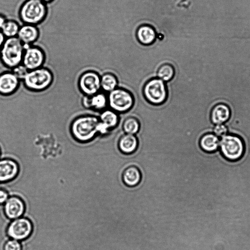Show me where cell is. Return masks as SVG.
<instances>
[{
	"label": "cell",
	"mask_w": 250,
	"mask_h": 250,
	"mask_svg": "<svg viewBox=\"0 0 250 250\" xmlns=\"http://www.w3.org/2000/svg\"><path fill=\"white\" fill-rule=\"evenodd\" d=\"M100 123L98 115L85 114L78 116L70 124V133L79 142H91L99 134Z\"/></svg>",
	"instance_id": "obj_1"
},
{
	"label": "cell",
	"mask_w": 250,
	"mask_h": 250,
	"mask_svg": "<svg viewBox=\"0 0 250 250\" xmlns=\"http://www.w3.org/2000/svg\"><path fill=\"white\" fill-rule=\"evenodd\" d=\"M24 49L23 43L16 37L5 40L0 51V59L8 69H11L22 63Z\"/></svg>",
	"instance_id": "obj_2"
},
{
	"label": "cell",
	"mask_w": 250,
	"mask_h": 250,
	"mask_svg": "<svg viewBox=\"0 0 250 250\" xmlns=\"http://www.w3.org/2000/svg\"><path fill=\"white\" fill-rule=\"evenodd\" d=\"M149 71V76L142 87L143 95L146 100L153 105L163 104L167 99L168 92L166 83L156 77H152Z\"/></svg>",
	"instance_id": "obj_3"
},
{
	"label": "cell",
	"mask_w": 250,
	"mask_h": 250,
	"mask_svg": "<svg viewBox=\"0 0 250 250\" xmlns=\"http://www.w3.org/2000/svg\"><path fill=\"white\" fill-rule=\"evenodd\" d=\"M219 149L227 160L234 162L240 160L245 152V144L242 137L228 133L219 140Z\"/></svg>",
	"instance_id": "obj_4"
},
{
	"label": "cell",
	"mask_w": 250,
	"mask_h": 250,
	"mask_svg": "<svg viewBox=\"0 0 250 250\" xmlns=\"http://www.w3.org/2000/svg\"><path fill=\"white\" fill-rule=\"evenodd\" d=\"M47 12L46 3L41 0H27L21 5L19 15L23 22L35 25L44 20Z\"/></svg>",
	"instance_id": "obj_5"
},
{
	"label": "cell",
	"mask_w": 250,
	"mask_h": 250,
	"mask_svg": "<svg viewBox=\"0 0 250 250\" xmlns=\"http://www.w3.org/2000/svg\"><path fill=\"white\" fill-rule=\"evenodd\" d=\"M54 80L52 72L42 67L30 70L22 81L26 88L35 92L43 91L48 88Z\"/></svg>",
	"instance_id": "obj_6"
},
{
	"label": "cell",
	"mask_w": 250,
	"mask_h": 250,
	"mask_svg": "<svg viewBox=\"0 0 250 250\" xmlns=\"http://www.w3.org/2000/svg\"><path fill=\"white\" fill-rule=\"evenodd\" d=\"M108 106L117 113H124L130 110L134 104L132 94L127 89L117 87L107 94Z\"/></svg>",
	"instance_id": "obj_7"
},
{
	"label": "cell",
	"mask_w": 250,
	"mask_h": 250,
	"mask_svg": "<svg viewBox=\"0 0 250 250\" xmlns=\"http://www.w3.org/2000/svg\"><path fill=\"white\" fill-rule=\"evenodd\" d=\"M101 76L96 71H85L79 77L78 86L84 95L92 96L100 91Z\"/></svg>",
	"instance_id": "obj_8"
},
{
	"label": "cell",
	"mask_w": 250,
	"mask_h": 250,
	"mask_svg": "<svg viewBox=\"0 0 250 250\" xmlns=\"http://www.w3.org/2000/svg\"><path fill=\"white\" fill-rule=\"evenodd\" d=\"M33 230L31 222L24 217L18 218L11 222L7 229L8 235L18 241L27 238Z\"/></svg>",
	"instance_id": "obj_9"
},
{
	"label": "cell",
	"mask_w": 250,
	"mask_h": 250,
	"mask_svg": "<svg viewBox=\"0 0 250 250\" xmlns=\"http://www.w3.org/2000/svg\"><path fill=\"white\" fill-rule=\"evenodd\" d=\"M45 61V53L39 46L30 45L24 49L22 64L28 70L43 67Z\"/></svg>",
	"instance_id": "obj_10"
},
{
	"label": "cell",
	"mask_w": 250,
	"mask_h": 250,
	"mask_svg": "<svg viewBox=\"0 0 250 250\" xmlns=\"http://www.w3.org/2000/svg\"><path fill=\"white\" fill-rule=\"evenodd\" d=\"M82 104L86 109L100 113L108 106L107 95L104 91H100L92 96L83 95Z\"/></svg>",
	"instance_id": "obj_11"
},
{
	"label": "cell",
	"mask_w": 250,
	"mask_h": 250,
	"mask_svg": "<svg viewBox=\"0 0 250 250\" xmlns=\"http://www.w3.org/2000/svg\"><path fill=\"white\" fill-rule=\"evenodd\" d=\"M21 81L12 72L6 71L0 74V94L8 96L18 89Z\"/></svg>",
	"instance_id": "obj_12"
},
{
	"label": "cell",
	"mask_w": 250,
	"mask_h": 250,
	"mask_svg": "<svg viewBox=\"0 0 250 250\" xmlns=\"http://www.w3.org/2000/svg\"><path fill=\"white\" fill-rule=\"evenodd\" d=\"M25 208L23 201L15 196L8 198L4 206V213L10 219H16L21 217L24 212Z\"/></svg>",
	"instance_id": "obj_13"
},
{
	"label": "cell",
	"mask_w": 250,
	"mask_h": 250,
	"mask_svg": "<svg viewBox=\"0 0 250 250\" xmlns=\"http://www.w3.org/2000/svg\"><path fill=\"white\" fill-rule=\"evenodd\" d=\"M121 179L123 184L128 188H134L140 185L142 179L140 169L136 166L131 165L122 171Z\"/></svg>",
	"instance_id": "obj_14"
},
{
	"label": "cell",
	"mask_w": 250,
	"mask_h": 250,
	"mask_svg": "<svg viewBox=\"0 0 250 250\" xmlns=\"http://www.w3.org/2000/svg\"><path fill=\"white\" fill-rule=\"evenodd\" d=\"M138 146V140L135 135L123 133L118 139V150L124 155H129L133 154L137 150Z\"/></svg>",
	"instance_id": "obj_15"
},
{
	"label": "cell",
	"mask_w": 250,
	"mask_h": 250,
	"mask_svg": "<svg viewBox=\"0 0 250 250\" xmlns=\"http://www.w3.org/2000/svg\"><path fill=\"white\" fill-rule=\"evenodd\" d=\"M19 168L17 162L8 158L0 160V182L13 180L19 173Z\"/></svg>",
	"instance_id": "obj_16"
},
{
	"label": "cell",
	"mask_w": 250,
	"mask_h": 250,
	"mask_svg": "<svg viewBox=\"0 0 250 250\" xmlns=\"http://www.w3.org/2000/svg\"><path fill=\"white\" fill-rule=\"evenodd\" d=\"M230 116L229 106L224 103H219L213 105L210 113V120L214 125L225 124Z\"/></svg>",
	"instance_id": "obj_17"
},
{
	"label": "cell",
	"mask_w": 250,
	"mask_h": 250,
	"mask_svg": "<svg viewBox=\"0 0 250 250\" xmlns=\"http://www.w3.org/2000/svg\"><path fill=\"white\" fill-rule=\"evenodd\" d=\"M39 30L37 26L25 24L20 28L18 38L23 43L30 45L38 39Z\"/></svg>",
	"instance_id": "obj_18"
},
{
	"label": "cell",
	"mask_w": 250,
	"mask_h": 250,
	"mask_svg": "<svg viewBox=\"0 0 250 250\" xmlns=\"http://www.w3.org/2000/svg\"><path fill=\"white\" fill-rule=\"evenodd\" d=\"M219 138L213 133H204L200 138L199 145L204 151L214 152L219 149Z\"/></svg>",
	"instance_id": "obj_19"
},
{
	"label": "cell",
	"mask_w": 250,
	"mask_h": 250,
	"mask_svg": "<svg viewBox=\"0 0 250 250\" xmlns=\"http://www.w3.org/2000/svg\"><path fill=\"white\" fill-rule=\"evenodd\" d=\"M99 118L104 127L108 131L116 127L119 122L118 113L111 109H105L100 112Z\"/></svg>",
	"instance_id": "obj_20"
},
{
	"label": "cell",
	"mask_w": 250,
	"mask_h": 250,
	"mask_svg": "<svg viewBox=\"0 0 250 250\" xmlns=\"http://www.w3.org/2000/svg\"><path fill=\"white\" fill-rule=\"evenodd\" d=\"M136 35L139 42L146 45L152 44L156 38L155 30L147 25L140 26L137 29Z\"/></svg>",
	"instance_id": "obj_21"
},
{
	"label": "cell",
	"mask_w": 250,
	"mask_h": 250,
	"mask_svg": "<svg viewBox=\"0 0 250 250\" xmlns=\"http://www.w3.org/2000/svg\"><path fill=\"white\" fill-rule=\"evenodd\" d=\"M120 114L125 116V118L123 117L124 118L123 121L121 122L122 129L124 133L136 135L139 131L140 128V124L139 120L134 116H125L122 113Z\"/></svg>",
	"instance_id": "obj_22"
},
{
	"label": "cell",
	"mask_w": 250,
	"mask_h": 250,
	"mask_svg": "<svg viewBox=\"0 0 250 250\" xmlns=\"http://www.w3.org/2000/svg\"><path fill=\"white\" fill-rule=\"evenodd\" d=\"M101 88L103 91L109 93L116 89L118 86V81L116 76L110 72H106L101 75Z\"/></svg>",
	"instance_id": "obj_23"
},
{
	"label": "cell",
	"mask_w": 250,
	"mask_h": 250,
	"mask_svg": "<svg viewBox=\"0 0 250 250\" xmlns=\"http://www.w3.org/2000/svg\"><path fill=\"white\" fill-rule=\"evenodd\" d=\"M20 28L17 21L14 20H8L6 21L1 29L4 36L12 38L18 35Z\"/></svg>",
	"instance_id": "obj_24"
},
{
	"label": "cell",
	"mask_w": 250,
	"mask_h": 250,
	"mask_svg": "<svg viewBox=\"0 0 250 250\" xmlns=\"http://www.w3.org/2000/svg\"><path fill=\"white\" fill-rule=\"evenodd\" d=\"M228 128L225 124L214 125L212 133L218 138H221L228 133Z\"/></svg>",
	"instance_id": "obj_25"
},
{
	"label": "cell",
	"mask_w": 250,
	"mask_h": 250,
	"mask_svg": "<svg viewBox=\"0 0 250 250\" xmlns=\"http://www.w3.org/2000/svg\"><path fill=\"white\" fill-rule=\"evenodd\" d=\"M12 72L20 81H22L29 70L21 63L11 69Z\"/></svg>",
	"instance_id": "obj_26"
},
{
	"label": "cell",
	"mask_w": 250,
	"mask_h": 250,
	"mask_svg": "<svg viewBox=\"0 0 250 250\" xmlns=\"http://www.w3.org/2000/svg\"><path fill=\"white\" fill-rule=\"evenodd\" d=\"M21 244L16 240L12 239L7 241L3 247L4 250H21Z\"/></svg>",
	"instance_id": "obj_27"
},
{
	"label": "cell",
	"mask_w": 250,
	"mask_h": 250,
	"mask_svg": "<svg viewBox=\"0 0 250 250\" xmlns=\"http://www.w3.org/2000/svg\"><path fill=\"white\" fill-rule=\"evenodd\" d=\"M8 198V193L5 190L0 189V204L5 203Z\"/></svg>",
	"instance_id": "obj_28"
},
{
	"label": "cell",
	"mask_w": 250,
	"mask_h": 250,
	"mask_svg": "<svg viewBox=\"0 0 250 250\" xmlns=\"http://www.w3.org/2000/svg\"><path fill=\"white\" fill-rule=\"evenodd\" d=\"M6 21V20L5 17L3 16L0 15V29H1Z\"/></svg>",
	"instance_id": "obj_29"
},
{
	"label": "cell",
	"mask_w": 250,
	"mask_h": 250,
	"mask_svg": "<svg viewBox=\"0 0 250 250\" xmlns=\"http://www.w3.org/2000/svg\"><path fill=\"white\" fill-rule=\"evenodd\" d=\"M4 37L5 36L3 35L2 32L0 31V48L1 47L5 41Z\"/></svg>",
	"instance_id": "obj_30"
},
{
	"label": "cell",
	"mask_w": 250,
	"mask_h": 250,
	"mask_svg": "<svg viewBox=\"0 0 250 250\" xmlns=\"http://www.w3.org/2000/svg\"><path fill=\"white\" fill-rule=\"evenodd\" d=\"M45 3H47L52 2L53 0H41Z\"/></svg>",
	"instance_id": "obj_31"
},
{
	"label": "cell",
	"mask_w": 250,
	"mask_h": 250,
	"mask_svg": "<svg viewBox=\"0 0 250 250\" xmlns=\"http://www.w3.org/2000/svg\"><path fill=\"white\" fill-rule=\"evenodd\" d=\"M1 148H0V155H1Z\"/></svg>",
	"instance_id": "obj_32"
}]
</instances>
